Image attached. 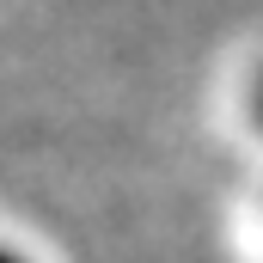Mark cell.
Listing matches in <instances>:
<instances>
[{"mask_svg":"<svg viewBox=\"0 0 263 263\" xmlns=\"http://www.w3.org/2000/svg\"><path fill=\"white\" fill-rule=\"evenodd\" d=\"M251 123H257V135H263V67H257V80H251Z\"/></svg>","mask_w":263,"mask_h":263,"instance_id":"obj_1","label":"cell"},{"mask_svg":"<svg viewBox=\"0 0 263 263\" xmlns=\"http://www.w3.org/2000/svg\"><path fill=\"white\" fill-rule=\"evenodd\" d=\"M0 263H31L25 251H12V245H0Z\"/></svg>","mask_w":263,"mask_h":263,"instance_id":"obj_2","label":"cell"}]
</instances>
